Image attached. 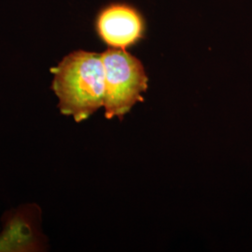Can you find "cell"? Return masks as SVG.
Instances as JSON below:
<instances>
[{"label": "cell", "mask_w": 252, "mask_h": 252, "mask_svg": "<svg viewBox=\"0 0 252 252\" xmlns=\"http://www.w3.org/2000/svg\"><path fill=\"white\" fill-rule=\"evenodd\" d=\"M96 30L101 39L111 48L126 49L142 37L144 25L135 9L123 4H113L100 12Z\"/></svg>", "instance_id": "cell-3"}, {"label": "cell", "mask_w": 252, "mask_h": 252, "mask_svg": "<svg viewBox=\"0 0 252 252\" xmlns=\"http://www.w3.org/2000/svg\"><path fill=\"white\" fill-rule=\"evenodd\" d=\"M51 71L62 114L81 123L104 107L106 83L101 54L73 52Z\"/></svg>", "instance_id": "cell-1"}, {"label": "cell", "mask_w": 252, "mask_h": 252, "mask_svg": "<svg viewBox=\"0 0 252 252\" xmlns=\"http://www.w3.org/2000/svg\"><path fill=\"white\" fill-rule=\"evenodd\" d=\"M33 247L32 230L22 218L10 220L0 234V252H25Z\"/></svg>", "instance_id": "cell-4"}, {"label": "cell", "mask_w": 252, "mask_h": 252, "mask_svg": "<svg viewBox=\"0 0 252 252\" xmlns=\"http://www.w3.org/2000/svg\"><path fill=\"white\" fill-rule=\"evenodd\" d=\"M105 68V116L123 117L148 88V78L141 62L125 49L110 48L101 54Z\"/></svg>", "instance_id": "cell-2"}]
</instances>
